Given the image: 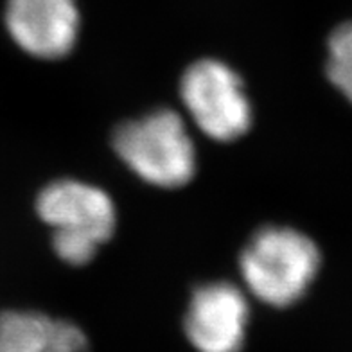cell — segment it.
Returning a JSON list of instances; mask_svg holds the SVG:
<instances>
[{
    "mask_svg": "<svg viewBox=\"0 0 352 352\" xmlns=\"http://www.w3.org/2000/svg\"><path fill=\"white\" fill-rule=\"evenodd\" d=\"M243 283L261 302L289 307L306 295L320 270V250L295 228L264 227L239 257Z\"/></svg>",
    "mask_w": 352,
    "mask_h": 352,
    "instance_id": "cell-1",
    "label": "cell"
},
{
    "mask_svg": "<svg viewBox=\"0 0 352 352\" xmlns=\"http://www.w3.org/2000/svg\"><path fill=\"white\" fill-rule=\"evenodd\" d=\"M36 212L52 228L56 255L72 266L90 263L117 223L116 205L104 190L70 178L43 187Z\"/></svg>",
    "mask_w": 352,
    "mask_h": 352,
    "instance_id": "cell-2",
    "label": "cell"
},
{
    "mask_svg": "<svg viewBox=\"0 0 352 352\" xmlns=\"http://www.w3.org/2000/svg\"><path fill=\"white\" fill-rule=\"evenodd\" d=\"M113 149L135 175L155 187L176 189L196 173L195 142L184 119L167 108L119 126Z\"/></svg>",
    "mask_w": 352,
    "mask_h": 352,
    "instance_id": "cell-3",
    "label": "cell"
},
{
    "mask_svg": "<svg viewBox=\"0 0 352 352\" xmlns=\"http://www.w3.org/2000/svg\"><path fill=\"white\" fill-rule=\"evenodd\" d=\"M180 96L190 119L212 140L230 142L250 130V101L239 76L223 61L192 63L182 78Z\"/></svg>",
    "mask_w": 352,
    "mask_h": 352,
    "instance_id": "cell-4",
    "label": "cell"
},
{
    "mask_svg": "<svg viewBox=\"0 0 352 352\" xmlns=\"http://www.w3.org/2000/svg\"><path fill=\"white\" fill-rule=\"evenodd\" d=\"M250 304L230 283L199 286L187 307V340L198 352H241L245 347Z\"/></svg>",
    "mask_w": 352,
    "mask_h": 352,
    "instance_id": "cell-5",
    "label": "cell"
},
{
    "mask_svg": "<svg viewBox=\"0 0 352 352\" xmlns=\"http://www.w3.org/2000/svg\"><path fill=\"white\" fill-rule=\"evenodd\" d=\"M6 28L28 54L60 60L78 42V6L76 0H8Z\"/></svg>",
    "mask_w": 352,
    "mask_h": 352,
    "instance_id": "cell-6",
    "label": "cell"
},
{
    "mask_svg": "<svg viewBox=\"0 0 352 352\" xmlns=\"http://www.w3.org/2000/svg\"><path fill=\"white\" fill-rule=\"evenodd\" d=\"M83 329L38 311L0 315V352H87Z\"/></svg>",
    "mask_w": 352,
    "mask_h": 352,
    "instance_id": "cell-7",
    "label": "cell"
},
{
    "mask_svg": "<svg viewBox=\"0 0 352 352\" xmlns=\"http://www.w3.org/2000/svg\"><path fill=\"white\" fill-rule=\"evenodd\" d=\"M327 51V76L331 83L352 102V22L334 29Z\"/></svg>",
    "mask_w": 352,
    "mask_h": 352,
    "instance_id": "cell-8",
    "label": "cell"
}]
</instances>
